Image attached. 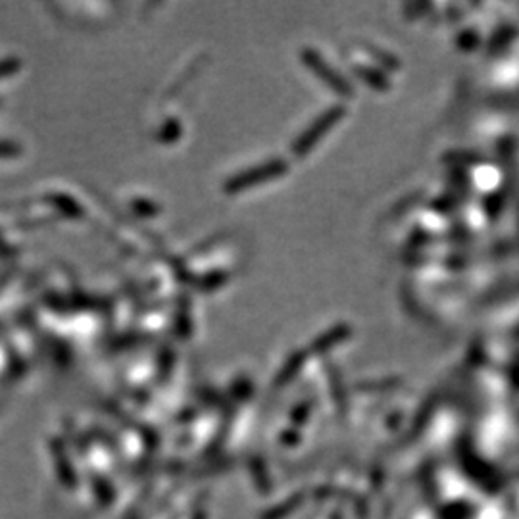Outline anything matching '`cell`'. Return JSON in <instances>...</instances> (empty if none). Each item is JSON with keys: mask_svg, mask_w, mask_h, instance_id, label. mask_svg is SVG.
I'll use <instances>...</instances> for the list:
<instances>
[{"mask_svg": "<svg viewBox=\"0 0 519 519\" xmlns=\"http://www.w3.org/2000/svg\"><path fill=\"white\" fill-rule=\"evenodd\" d=\"M285 171V162L281 160H267L264 164L254 165L250 170L240 171L237 175H233L226 181V189L227 192H240L246 191V189H252L256 185L266 183L269 179L279 177L281 173Z\"/></svg>", "mask_w": 519, "mask_h": 519, "instance_id": "6da1fadb", "label": "cell"}, {"mask_svg": "<svg viewBox=\"0 0 519 519\" xmlns=\"http://www.w3.org/2000/svg\"><path fill=\"white\" fill-rule=\"evenodd\" d=\"M48 202L52 206H56V208H58L62 214H66L68 218H81L83 216L81 206L77 204L76 200L64 197V194H50V197H48Z\"/></svg>", "mask_w": 519, "mask_h": 519, "instance_id": "7a4b0ae2", "label": "cell"}, {"mask_svg": "<svg viewBox=\"0 0 519 519\" xmlns=\"http://www.w3.org/2000/svg\"><path fill=\"white\" fill-rule=\"evenodd\" d=\"M20 152H21L20 144L10 143V141H0V158L18 156Z\"/></svg>", "mask_w": 519, "mask_h": 519, "instance_id": "3957f363", "label": "cell"}, {"mask_svg": "<svg viewBox=\"0 0 519 519\" xmlns=\"http://www.w3.org/2000/svg\"><path fill=\"white\" fill-rule=\"evenodd\" d=\"M18 60H4V62H0V77H4L8 76V74H12V71H16L18 69Z\"/></svg>", "mask_w": 519, "mask_h": 519, "instance_id": "277c9868", "label": "cell"}, {"mask_svg": "<svg viewBox=\"0 0 519 519\" xmlns=\"http://www.w3.org/2000/svg\"><path fill=\"white\" fill-rule=\"evenodd\" d=\"M4 246H6V245H4V239L0 237V248H4Z\"/></svg>", "mask_w": 519, "mask_h": 519, "instance_id": "5b68a950", "label": "cell"}]
</instances>
